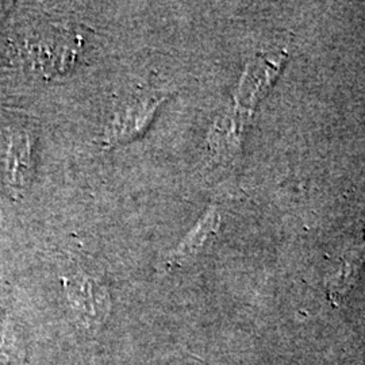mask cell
I'll list each match as a JSON object with an SVG mask.
<instances>
[{
  "mask_svg": "<svg viewBox=\"0 0 365 365\" xmlns=\"http://www.w3.org/2000/svg\"><path fill=\"white\" fill-rule=\"evenodd\" d=\"M165 99L167 95L160 91L137 92L123 99L111 114L102 144H122L141 135Z\"/></svg>",
  "mask_w": 365,
  "mask_h": 365,
  "instance_id": "1",
  "label": "cell"
},
{
  "mask_svg": "<svg viewBox=\"0 0 365 365\" xmlns=\"http://www.w3.org/2000/svg\"><path fill=\"white\" fill-rule=\"evenodd\" d=\"M64 283L68 302L78 319L87 327L102 324L110 306L106 288L83 271L68 274Z\"/></svg>",
  "mask_w": 365,
  "mask_h": 365,
  "instance_id": "2",
  "label": "cell"
},
{
  "mask_svg": "<svg viewBox=\"0 0 365 365\" xmlns=\"http://www.w3.org/2000/svg\"><path fill=\"white\" fill-rule=\"evenodd\" d=\"M220 215L214 209L202 218V221L182 240L180 245L175 249L167 257V267H182V264L194 259L196 255L203 249L206 242L218 232Z\"/></svg>",
  "mask_w": 365,
  "mask_h": 365,
  "instance_id": "3",
  "label": "cell"
},
{
  "mask_svg": "<svg viewBox=\"0 0 365 365\" xmlns=\"http://www.w3.org/2000/svg\"><path fill=\"white\" fill-rule=\"evenodd\" d=\"M364 257L365 244H363L361 247L353 249L352 252L348 255V257L344 259L341 269L334 274V277H331V280L327 284L331 299L342 298L346 294V291L352 287L354 274L360 268Z\"/></svg>",
  "mask_w": 365,
  "mask_h": 365,
  "instance_id": "4",
  "label": "cell"
},
{
  "mask_svg": "<svg viewBox=\"0 0 365 365\" xmlns=\"http://www.w3.org/2000/svg\"><path fill=\"white\" fill-rule=\"evenodd\" d=\"M24 357L22 346L18 341V333L11 327H4L0 331V364L13 365L21 363Z\"/></svg>",
  "mask_w": 365,
  "mask_h": 365,
  "instance_id": "5",
  "label": "cell"
}]
</instances>
